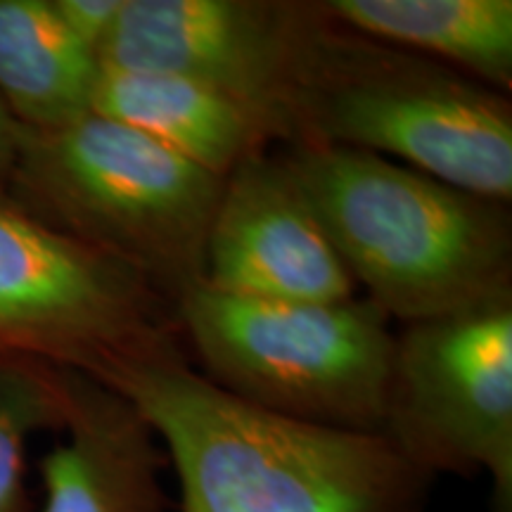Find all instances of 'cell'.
<instances>
[{
  "label": "cell",
  "mask_w": 512,
  "mask_h": 512,
  "mask_svg": "<svg viewBox=\"0 0 512 512\" xmlns=\"http://www.w3.org/2000/svg\"><path fill=\"white\" fill-rule=\"evenodd\" d=\"M283 162L387 318L411 325L512 302L508 204L351 147L292 145Z\"/></svg>",
  "instance_id": "2"
},
{
  "label": "cell",
  "mask_w": 512,
  "mask_h": 512,
  "mask_svg": "<svg viewBox=\"0 0 512 512\" xmlns=\"http://www.w3.org/2000/svg\"><path fill=\"white\" fill-rule=\"evenodd\" d=\"M72 373L27 356H0V512H34L27 451L34 434L64 427Z\"/></svg>",
  "instance_id": "14"
},
{
  "label": "cell",
  "mask_w": 512,
  "mask_h": 512,
  "mask_svg": "<svg viewBox=\"0 0 512 512\" xmlns=\"http://www.w3.org/2000/svg\"><path fill=\"white\" fill-rule=\"evenodd\" d=\"M91 114L143 133L209 174L228 178L280 140L245 102L185 76L100 64Z\"/></svg>",
  "instance_id": "11"
},
{
  "label": "cell",
  "mask_w": 512,
  "mask_h": 512,
  "mask_svg": "<svg viewBox=\"0 0 512 512\" xmlns=\"http://www.w3.org/2000/svg\"><path fill=\"white\" fill-rule=\"evenodd\" d=\"M306 0H124L100 64L185 76L245 102L290 145L287 91Z\"/></svg>",
  "instance_id": "8"
},
{
  "label": "cell",
  "mask_w": 512,
  "mask_h": 512,
  "mask_svg": "<svg viewBox=\"0 0 512 512\" xmlns=\"http://www.w3.org/2000/svg\"><path fill=\"white\" fill-rule=\"evenodd\" d=\"M98 72L50 0H0V100L19 126L50 131L91 114Z\"/></svg>",
  "instance_id": "13"
},
{
  "label": "cell",
  "mask_w": 512,
  "mask_h": 512,
  "mask_svg": "<svg viewBox=\"0 0 512 512\" xmlns=\"http://www.w3.org/2000/svg\"><path fill=\"white\" fill-rule=\"evenodd\" d=\"M62 439L41 460V512H166L164 448L131 401L72 373Z\"/></svg>",
  "instance_id": "10"
},
{
  "label": "cell",
  "mask_w": 512,
  "mask_h": 512,
  "mask_svg": "<svg viewBox=\"0 0 512 512\" xmlns=\"http://www.w3.org/2000/svg\"><path fill=\"white\" fill-rule=\"evenodd\" d=\"M292 145H335L484 200H512V105L444 64L344 27L306 0L292 57Z\"/></svg>",
  "instance_id": "3"
},
{
  "label": "cell",
  "mask_w": 512,
  "mask_h": 512,
  "mask_svg": "<svg viewBox=\"0 0 512 512\" xmlns=\"http://www.w3.org/2000/svg\"><path fill=\"white\" fill-rule=\"evenodd\" d=\"M204 285L268 302L335 304L356 297L283 157H249L223 181L207 238Z\"/></svg>",
  "instance_id": "9"
},
{
  "label": "cell",
  "mask_w": 512,
  "mask_h": 512,
  "mask_svg": "<svg viewBox=\"0 0 512 512\" xmlns=\"http://www.w3.org/2000/svg\"><path fill=\"white\" fill-rule=\"evenodd\" d=\"M358 34L406 48L467 79L510 93V0H320Z\"/></svg>",
  "instance_id": "12"
},
{
  "label": "cell",
  "mask_w": 512,
  "mask_h": 512,
  "mask_svg": "<svg viewBox=\"0 0 512 512\" xmlns=\"http://www.w3.org/2000/svg\"><path fill=\"white\" fill-rule=\"evenodd\" d=\"M200 373L238 399L354 432H382L396 337L368 299L268 302L200 283L176 302Z\"/></svg>",
  "instance_id": "5"
},
{
  "label": "cell",
  "mask_w": 512,
  "mask_h": 512,
  "mask_svg": "<svg viewBox=\"0 0 512 512\" xmlns=\"http://www.w3.org/2000/svg\"><path fill=\"white\" fill-rule=\"evenodd\" d=\"M19 143H22V126L17 124V119L0 100V202H8V188L17 166Z\"/></svg>",
  "instance_id": "16"
},
{
  "label": "cell",
  "mask_w": 512,
  "mask_h": 512,
  "mask_svg": "<svg viewBox=\"0 0 512 512\" xmlns=\"http://www.w3.org/2000/svg\"><path fill=\"white\" fill-rule=\"evenodd\" d=\"M223 181L143 133L86 114L22 126L12 207L133 268L176 306L204 283Z\"/></svg>",
  "instance_id": "4"
},
{
  "label": "cell",
  "mask_w": 512,
  "mask_h": 512,
  "mask_svg": "<svg viewBox=\"0 0 512 512\" xmlns=\"http://www.w3.org/2000/svg\"><path fill=\"white\" fill-rule=\"evenodd\" d=\"M64 29L95 57L105 48L124 0H50ZM100 62V60H98Z\"/></svg>",
  "instance_id": "15"
},
{
  "label": "cell",
  "mask_w": 512,
  "mask_h": 512,
  "mask_svg": "<svg viewBox=\"0 0 512 512\" xmlns=\"http://www.w3.org/2000/svg\"><path fill=\"white\" fill-rule=\"evenodd\" d=\"M380 434L432 479L486 475L512 512V302L406 325Z\"/></svg>",
  "instance_id": "7"
},
{
  "label": "cell",
  "mask_w": 512,
  "mask_h": 512,
  "mask_svg": "<svg viewBox=\"0 0 512 512\" xmlns=\"http://www.w3.org/2000/svg\"><path fill=\"white\" fill-rule=\"evenodd\" d=\"M181 337L176 306L143 275L0 202V356L105 382Z\"/></svg>",
  "instance_id": "6"
},
{
  "label": "cell",
  "mask_w": 512,
  "mask_h": 512,
  "mask_svg": "<svg viewBox=\"0 0 512 512\" xmlns=\"http://www.w3.org/2000/svg\"><path fill=\"white\" fill-rule=\"evenodd\" d=\"M107 389L143 415L174 465L178 512H425L434 479L380 432L285 418L216 387L181 344L131 361Z\"/></svg>",
  "instance_id": "1"
}]
</instances>
